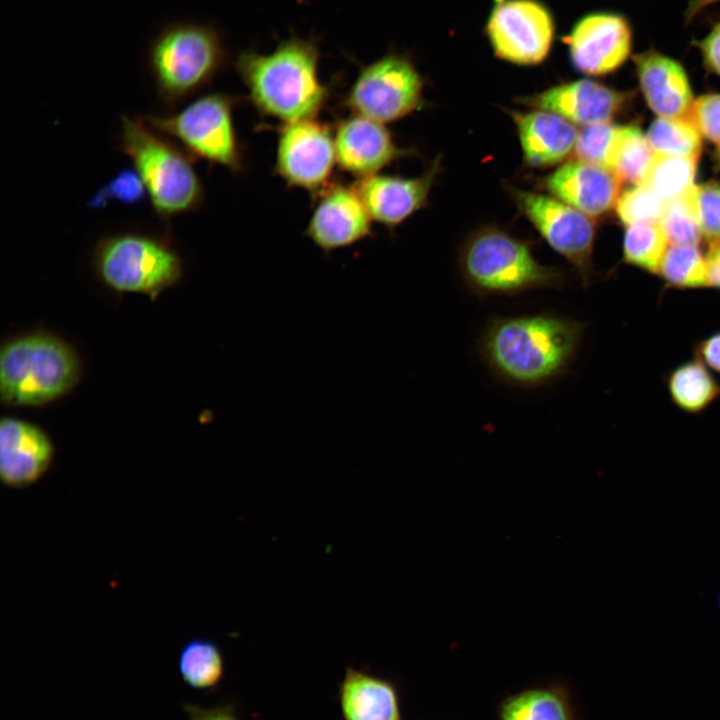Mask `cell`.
Wrapping results in <instances>:
<instances>
[{
    "label": "cell",
    "mask_w": 720,
    "mask_h": 720,
    "mask_svg": "<svg viewBox=\"0 0 720 720\" xmlns=\"http://www.w3.org/2000/svg\"><path fill=\"white\" fill-rule=\"evenodd\" d=\"M583 322L551 312L494 316L478 344L488 368L519 387H536L563 374L574 360Z\"/></svg>",
    "instance_id": "1"
},
{
    "label": "cell",
    "mask_w": 720,
    "mask_h": 720,
    "mask_svg": "<svg viewBox=\"0 0 720 720\" xmlns=\"http://www.w3.org/2000/svg\"><path fill=\"white\" fill-rule=\"evenodd\" d=\"M318 63L316 45L293 38L269 54L244 51L235 67L256 109L286 124L314 118L325 104L328 88L319 78Z\"/></svg>",
    "instance_id": "2"
},
{
    "label": "cell",
    "mask_w": 720,
    "mask_h": 720,
    "mask_svg": "<svg viewBox=\"0 0 720 720\" xmlns=\"http://www.w3.org/2000/svg\"><path fill=\"white\" fill-rule=\"evenodd\" d=\"M120 150L145 187L154 212L163 220L193 212L204 200L193 159L143 117H121Z\"/></svg>",
    "instance_id": "3"
},
{
    "label": "cell",
    "mask_w": 720,
    "mask_h": 720,
    "mask_svg": "<svg viewBox=\"0 0 720 720\" xmlns=\"http://www.w3.org/2000/svg\"><path fill=\"white\" fill-rule=\"evenodd\" d=\"M76 351L45 331L13 337L0 350V398L8 407H37L67 394L78 383Z\"/></svg>",
    "instance_id": "4"
},
{
    "label": "cell",
    "mask_w": 720,
    "mask_h": 720,
    "mask_svg": "<svg viewBox=\"0 0 720 720\" xmlns=\"http://www.w3.org/2000/svg\"><path fill=\"white\" fill-rule=\"evenodd\" d=\"M459 267L467 287L481 299L560 288L565 282L561 270L536 260L529 243L496 227L482 228L466 239Z\"/></svg>",
    "instance_id": "5"
},
{
    "label": "cell",
    "mask_w": 720,
    "mask_h": 720,
    "mask_svg": "<svg viewBox=\"0 0 720 720\" xmlns=\"http://www.w3.org/2000/svg\"><path fill=\"white\" fill-rule=\"evenodd\" d=\"M225 59L222 39L213 27L186 21L165 25L147 51L158 97L171 110L207 86Z\"/></svg>",
    "instance_id": "6"
},
{
    "label": "cell",
    "mask_w": 720,
    "mask_h": 720,
    "mask_svg": "<svg viewBox=\"0 0 720 720\" xmlns=\"http://www.w3.org/2000/svg\"><path fill=\"white\" fill-rule=\"evenodd\" d=\"M97 277L110 289L155 299L183 276V260L166 235L124 231L103 236L92 253Z\"/></svg>",
    "instance_id": "7"
},
{
    "label": "cell",
    "mask_w": 720,
    "mask_h": 720,
    "mask_svg": "<svg viewBox=\"0 0 720 720\" xmlns=\"http://www.w3.org/2000/svg\"><path fill=\"white\" fill-rule=\"evenodd\" d=\"M236 100L224 93L203 95L181 111L166 116L146 114L145 122L174 138L192 157L239 173L243 168L233 107Z\"/></svg>",
    "instance_id": "8"
},
{
    "label": "cell",
    "mask_w": 720,
    "mask_h": 720,
    "mask_svg": "<svg viewBox=\"0 0 720 720\" xmlns=\"http://www.w3.org/2000/svg\"><path fill=\"white\" fill-rule=\"evenodd\" d=\"M423 88L411 59L389 53L361 69L345 104L353 114L386 124L417 110L423 103Z\"/></svg>",
    "instance_id": "9"
},
{
    "label": "cell",
    "mask_w": 720,
    "mask_h": 720,
    "mask_svg": "<svg viewBox=\"0 0 720 720\" xmlns=\"http://www.w3.org/2000/svg\"><path fill=\"white\" fill-rule=\"evenodd\" d=\"M484 33L497 58L535 66L551 52L556 22L550 8L540 0H493Z\"/></svg>",
    "instance_id": "10"
},
{
    "label": "cell",
    "mask_w": 720,
    "mask_h": 720,
    "mask_svg": "<svg viewBox=\"0 0 720 720\" xmlns=\"http://www.w3.org/2000/svg\"><path fill=\"white\" fill-rule=\"evenodd\" d=\"M514 199L549 246L573 266L582 287H589L595 239L592 217L552 195L517 190Z\"/></svg>",
    "instance_id": "11"
},
{
    "label": "cell",
    "mask_w": 720,
    "mask_h": 720,
    "mask_svg": "<svg viewBox=\"0 0 720 720\" xmlns=\"http://www.w3.org/2000/svg\"><path fill=\"white\" fill-rule=\"evenodd\" d=\"M336 163L334 135L314 118L286 123L279 132L275 170L291 187L319 194Z\"/></svg>",
    "instance_id": "12"
},
{
    "label": "cell",
    "mask_w": 720,
    "mask_h": 720,
    "mask_svg": "<svg viewBox=\"0 0 720 720\" xmlns=\"http://www.w3.org/2000/svg\"><path fill=\"white\" fill-rule=\"evenodd\" d=\"M565 41L577 71L604 76L618 70L631 56L633 29L621 13L593 11L576 20Z\"/></svg>",
    "instance_id": "13"
},
{
    "label": "cell",
    "mask_w": 720,
    "mask_h": 720,
    "mask_svg": "<svg viewBox=\"0 0 720 720\" xmlns=\"http://www.w3.org/2000/svg\"><path fill=\"white\" fill-rule=\"evenodd\" d=\"M305 235L328 253L370 235L373 221L353 186L329 184L318 195Z\"/></svg>",
    "instance_id": "14"
},
{
    "label": "cell",
    "mask_w": 720,
    "mask_h": 720,
    "mask_svg": "<svg viewBox=\"0 0 720 720\" xmlns=\"http://www.w3.org/2000/svg\"><path fill=\"white\" fill-rule=\"evenodd\" d=\"M334 146L336 163L358 179L410 154L397 145L385 124L356 114L338 123Z\"/></svg>",
    "instance_id": "15"
},
{
    "label": "cell",
    "mask_w": 720,
    "mask_h": 720,
    "mask_svg": "<svg viewBox=\"0 0 720 720\" xmlns=\"http://www.w3.org/2000/svg\"><path fill=\"white\" fill-rule=\"evenodd\" d=\"M629 95L591 79L561 83L519 102L553 112L574 124L592 125L610 122Z\"/></svg>",
    "instance_id": "16"
},
{
    "label": "cell",
    "mask_w": 720,
    "mask_h": 720,
    "mask_svg": "<svg viewBox=\"0 0 720 720\" xmlns=\"http://www.w3.org/2000/svg\"><path fill=\"white\" fill-rule=\"evenodd\" d=\"M440 171V160L415 178L374 174L358 179L353 187L371 219L393 228L423 208Z\"/></svg>",
    "instance_id": "17"
},
{
    "label": "cell",
    "mask_w": 720,
    "mask_h": 720,
    "mask_svg": "<svg viewBox=\"0 0 720 720\" xmlns=\"http://www.w3.org/2000/svg\"><path fill=\"white\" fill-rule=\"evenodd\" d=\"M54 445L38 425L14 417L0 421V478L11 488H25L49 470Z\"/></svg>",
    "instance_id": "18"
},
{
    "label": "cell",
    "mask_w": 720,
    "mask_h": 720,
    "mask_svg": "<svg viewBox=\"0 0 720 720\" xmlns=\"http://www.w3.org/2000/svg\"><path fill=\"white\" fill-rule=\"evenodd\" d=\"M620 186L612 171L579 159L562 164L545 179L552 196L590 217L603 215L615 206Z\"/></svg>",
    "instance_id": "19"
},
{
    "label": "cell",
    "mask_w": 720,
    "mask_h": 720,
    "mask_svg": "<svg viewBox=\"0 0 720 720\" xmlns=\"http://www.w3.org/2000/svg\"><path fill=\"white\" fill-rule=\"evenodd\" d=\"M632 60L649 107L659 117L686 118L693 93L682 64L654 48L633 55Z\"/></svg>",
    "instance_id": "20"
},
{
    "label": "cell",
    "mask_w": 720,
    "mask_h": 720,
    "mask_svg": "<svg viewBox=\"0 0 720 720\" xmlns=\"http://www.w3.org/2000/svg\"><path fill=\"white\" fill-rule=\"evenodd\" d=\"M524 160L544 168L565 160L575 149L579 131L574 123L546 110L512 112Z\"/></svg>",
    "instance_id": "21"
},
{
    "label": "cell",
    "mask_w": 720,
    "mask_h": 720,
    "mask_svg": "<svg viewBox=\"0 0 720 720\" xmlns=\"http://www.w3.org/2000/svg\"><path fill=\"white\" fill-rule=\"evenodd\" d=\"M338 701L344 720H402L394 683L354 667L346 668Z\"/></svg>",
    "instance_id": "22"
},
{
    "label": "cell",
    "mask_w": 720,
    "mask_h": 720,
    "mask_svg": "<svg viewBox=\"0 0 720 720\" xmlns=\"http://www.w3.org/2000/svg\"><path fill=\"white\" fill-rule=\"evenodd\" d=\"M497 720H578L569 690L551 683L519 690L503 698Z\"/></svg>",
    "instance_id": "23"
},
{
    "label": "cell",
    "mask_w": 720,
    "mask_h": 720,
    "mask_svg": "<svg viewBox=\"0 0 720 720\" xmlns=\"http://www.w3.org/2000/svg\"><path fill=\"white\" fill-rule=\"evenodd\" d=\"M664 384L672 404L689 415L704 413L720 399V381L695 357L670 369Z\"/></svg>",
    "instance_id": "24"
},
{
    "label": "cell",
    "mask_w": 720,
    "mask_h": 720,
    "mask_svg": "<svg viewBox=\"0 0 720 720\" xmlns=\"http://www.w3.org/2000/svg\"><path fill=\"white\" fill-rule=\"evenodd\" d=\"M178 670L189 687L203 691L215 690L225 673L223 654L214 641L193 638L179 653Z\"/></svg>",
    "instance_id": "25"
},
{
    "label": "cell",
    "mask_w": 720,
    "mask_h": 720,
    "mask_svg": "<svg viewBox=\"0 0 720 720\" xmlns=\"http://www.w3.org/2000/svg\"><path fill=\"white\" fill-rule=\"evenodd\" d=\"M658 275L665 288H707L706 256L697 245H671L664 254Z\"/></svg>",
    "instance_id": "26"
},
{
    "label": "cell",
    "mask_w": 720,
    "mask_h": 720,
    "mask_svg": "<svg viewBox=\"0 0 720 720\" xmlns=\"http://www.w3.org/2000/svg\"><path fill=\"white\" fill-rule=\"evenodd\" d=\"M646 137L656 155L699 158L701 153V135L686 118L659 117Z\"/></svg>",
    "instance_id": "27"
},
{
    "label": "cell",
    "mask_w": 720,
    "mask_h": 720,
    "mask_svg": "<svg viewBox=\"0 0 720 720\" xmlns=\"http://www.w3.org/2000/svg\"><path fill=\"white\" fill-rule=\"evenodd\" d=\"M697 161L696 157L656 155L643 184L669 203L694 185Z\"/></svg>",
    "instance_id": "28"
},
{
    "label": "cell",
    "mask_w": 720,
    "mask_h": 720,
    "mask_svg": "<svg viewBox=\"0 0 720 720\" xmlns=\"http://www.w3.org/2000/svg\"><path fill=\"white\" fill-rule=\"evenodd\" d=\"M668 241L658 223L628 226L623 241V260L645 272L658 274Z\"/></svg>",
    "instance_id": "29"
},
{
    "label": "cell",
    "mask_w": 720,
    "mask_h": 720,
    "mask_svg": "<svg viewBox=\"0 0 720 720\" xmlns=\"http://www.w3.org/2000/svg\"><path fill=\"white\" fill-rule=\"evenodd\" d=\"M656 154L647 137L634 126H622L612 172L621 182L643 184Z\"/></svg>",
    "instance_id": "30"
},
{
    "label": "cell",
    "mask_w": 720,
    "mask_h": 720,
    "mask_svg": "<svg viewBox=\"0 0 720 720\" xmlns=\"http://www.w3.org/2000/svg\"><path fill=\"white\" fill-rule=\"evenodd\" d=\"M622 126L610 122L584 126L578 134L575 156L612 171Z\"/></svg>",
    "instance_id": "31"
},
{
    "label": "cell",
    "mask_w": 720,
    "mask_h": 720,
    "mask_svg": "<svg viewBox=\"0 0 720 720\" xmlns=\"http://www.w3.org/2000/svg\"><path fill=\"white\" fill-rule=\"evenodd\" d=\"M668 203L647 185H635L619 195L615 211L627 226L637 223H658Z\"/></svg>",
    "instance_id": "32"
},
{
    "label": "cell",
    "mask_w": 720,
    "mask_h": 720,
    "mask_svg": "<svg viewBox=\"0 0 720 720\" xmlns=\"http://www.w3.org/2000/svg\"><path fill=\"white\" fill-rule=\"evenodd\" d=\"M690 189L684 195L669 202L658 221L671 245H698L701 240V230L690 200Z\"/></svg>",
    "instance_id": "33"
},
{
    "label": "cell",
    "mask_w": 720,
    "mask_h": 720,
    "mask_svg": "<svg viewBox=\"0 0 720 720\" xmlns=\"http://www.w3.org/2000/svg\"><path fill=\"white\" fill-rule=\"evenodd\" d=\"M689 194L702 237L711 243L720 241V183L693 185Z\"/></svg>",
    "instance_id": "34"
},
{
    "label": "cell",
    "mask_w": 720,
    "mask_h": 720,
    "mask_svg": "<svg viewBox=\"0 0 720 720\" xmlns=\"http://www.w3.org/2000/svg\"><path fill=\"white\" fill-rule=\"evenodd\" d=\"M145 194V187L137 172L134 169H126L103 186L91 200V204L97 207L108 200L135 204L143 200Z\"/></svg>",
    "instance_id": "35"
},
{
    "label": "cell",
    "mask_w": 720,
    "mask_h": 720,
    "mask_svg": "<svg viewBox=\"0 0 720 720\" xmlns=\"http://www.w3.org/2000/svg\"><path fill=\"white\" fill-rule=\"evenodd\" d=\"M686 119L701 136L720 147V93L705 94L693 101Z\"/></svg>",
    "instance_id": "36"
},
{
    "label": "cell",
    "mask_w": 720,
    "mask_h": 720,
    "mask_svg": "<svg viewBox=\"0 0 720 720\" xmlns=\"http://www.w3.org/2000/svg\"><path fill=\"white\" fill-rule=\"evenodd\" d=\"M691 45L700 51L705 68L720 76V20L703 38L692 39Z\"/></svg>",
    "instance_id": "37"
},
{
    "label": "cell",
    "mask_w": 720,
    "mask_h": 720,
    "mask_svg": "<svg viewBox=\"0 0 720 720\" xmlns=\"http://www.w3.org/2000/svg\"><path fill=\"white\" fill-rule=\"evenodd\" d=\"M692 351L695 358L714 374L720 375V329L697 340Z\"/></svg>",
    "instance_id": "38"
},
{
    "label": "cell",
    "mask_w": 720,
    "mask_h": 720,
    "mask_svg": "<svg viewBox=\"0 0 720 720\" xmlns=\"http://www.w3.org/2000/svg\"><path fill=\"white\" fill-rule=\"evenodd\" d=\"M183 709L189 720H239L235 707L231 704L203 707L185 703Z\"/></svg>",
    "instance_id": "39"
},
{
    "label": "cell",
    "mask_w": 720,
    "mask_h": 720,
    "mask_svg": "<svg viewBox=\"0 0 720 720\" xmlns=\"http://www.w3.org/2000/svg\"><path fill=\"white\" fill-rule=\"evenodd\" d=\"M707 288L720 291V241L711 243L706 255Z\"/></svg>",
    "instance_id": "40"
},
{
    "label": "cell",
    "mask_w": 720,
    "mask_h": 720,
    "mask_svg": "<svg viewBox=\"0 0 720 720\" xmlns=\"http://www.w3.org/2000/svg\"><path fill=\"white\" fill-rule=\"evenodd\" d=\"M720 0H688L684 11V23L689 25L705 8Z\"/></svg>",
    "instance_id": "41"
},
{
    "label": "cell",
    "mask_w": 720,
    "mask_h": 720,
    "mask_svg": "<svg viewBox=\"0 0 720 720\" xmlns=\"http://www.w3.org/2000/svg\"><path fill=\"white\" fill-rule=\"evenodd\" d=\"M716 160H717L718 165H719V167H720V147H718V151H717V154H716Z\"/></svg>",
    "instance_id": "42"
}]
</instances>
